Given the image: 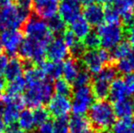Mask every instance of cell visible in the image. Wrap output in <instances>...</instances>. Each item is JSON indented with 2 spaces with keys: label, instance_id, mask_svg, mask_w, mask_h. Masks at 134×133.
<instances>
[{
  "label": "cell",
  "instance_id": "cell-56",
  "mask_svg": "<svg viewBox=\"0 0 134 133\" xmlns=\"http://www.w3.org/2000/svg\"><path fill=\"white\" fill-rule=\"evenodd\" d=\"M61 1H62V0H61Z\"/></svg>",
  "mask_w": 134,
  "mask_h": 133
},
{
  "label": "cell",
  "instance_id": "cell-8",
  "mask_svg": "<svg viewBox=\"0 0 134 133\" xmlns=\"http://www.w3.org/2000/svg\"><path fill=\"white\" fill-rule=\"evenodd\" d=\"M4 108L1 114V119L5 125L13 126L18 121L20 112L26 106L24 98L20 95H3Z\"/></svg>",
  "mask_w": 134,
  "mask_h": 133
},
{
  "label": "cell",
  "instance_id": "cell-10",
  "mask_svg": "<svg viewBox=\"0 0 134 133\" xmlns=\"http://www.w3.org/2000/svg\"><path fill=\"white\" fill-rule=\"evenodd\" d=\"M94 100L95 98L91 87L85 86L76 88L72 92L71 100V110L74 115H84L94 103Z\"/></svg>",
  "mask_w": 134,
  "mask_h": 133
},
{
  "label": "cell",
  "instance_id": "cell-22",
  "mask_svg": "<svg viewBox=\"0 0 134 133\" xmlns=\"http://www.w3.org/2000/svg\"><path fill=\"white\" fill-rule=\"evenodd\" d=\"M40 68L48 79L57 80L62 76V63L52 60H45L41 63Z\"/></svg>",
  "mask_w": 134,
  "mask_h": 133
},
{
  "label": "cell",
  "instance_id": "cell-32",
  "mask_svg": "<svg viewBox=\"0 0 134 133\" xmlns=\"http://www.w3.org/2000/svg\"><path fill=\"white\" fill-rule=\"evenodd\" d=\"M49 30L53 34H63L66 31V23L59 16H55L48 21Z\"/></svg>",
  "mask_w": 134,
  "mask_h": 133
},
{
  "label": "cell",
  "instance_id": "cell-46",
  "mask_svg": "<svg viewBox=\"0 0 134 133\" xmlns=\"http://www.w3.org/2000/svg\"><path fill=\"white\" fill-rule=\"evenodd\" d=\"M94 1H96L98 4H99V5H102V4H105V5H113V4L116 3L118 0H94Z\"/></svg>",
  "mask_w": 134,
  "mask_h": 133
},
{
  "label": "cell",
  "instance_id": "cell-31",
  "mask_svg": "<svg viewBox=\"0 0 134 133\" xmlns=\"http://www.w3.org/2000/svg\"><path fill=\"white\" fill-rule=\"evenodd\" d=\"M104 20L108 24H120V16L114 4L104 7Z\"/></svg>",
  "mask_w": 134,
  "mask_h": 133
},
{
  "label": "cell",
  "instance_id": "cell-44",
  "mask_svg": "<svg viewBox=\"0 0 134 133\" xmlns=\"http://www.w3.org/2000/svg\"><path fill=\"white\" fill-rule=\"evenodd\" d=\"M7 62H8V59H7V56L4 55V54H0V78L4 76Z\"/></svg>",
  "mask_w": 134,
  "mask_h": 133
},
{
  "label": "cell",
  "instance_id": "cell-2",
  "mask_svg": "<svg viewBox=\"0 0 134 133\" xmlns=\"http://www.w3.org/2000/svg\"><path fill=\"white\" fill-rule=\"evenodd\" d=\"M54 88L50 79L47 78L42 81L27 84L24 95V101L30 108L43 107L53 97Z\"/></svg>",
  "mask_w": 134,
  "mask_h": 133
},
{
  "label": "cell",
  "instance_id": "cell-49",
  "mask_svg": "<svg viewBox=\"0 0 134 133\" xmlns=\"http://www.w3.org/2000/svg\"><path fill=\"white\" fill-rule=\"evenodd\" d=\"M121 1L124 2V3H126L127 5H131V7H134V0H121Z\"/></svg>",
  "mask_w": 134,
  "mask_h": 133
},
{
  "label": "cell",
  "instance_id": "cell-9",
  "mask_svg": "<svg viewBox=\"0 0 134 133\" xmlns=\"http://www.w3.org/2000/svg\"><path fill=\"white\" fill-rule=\"evenodd\" d=\"M47 45L30 38L24 39L19 48L20 57L28 62L41 64L47 56Z\"/></svg>",
  "mask_w": 134,
  "mask_h": 133
},
{
  "label": "cell",
  "instance_id": "cell-7",
  "mask_svg": "<svg viewBox=\"0 0 134 133\" xmlns=\"http://www.w3.org/2000/svg\"><path fill=\"white\" fill-rule=\"evenodd\" d=\"M97 34L100 40V46L104 49L111 50L122 41L125 30L120 24L106 23L98 27Z\"/></svg>",
  "mask_w": 134,
  "mask_h": 133
},
{
  "label": "cell",
  "instance_id": "cell-34",
  "mask_svg": "<svg viewBox=\"0 0 134 133\" xmlns=\"http://www.w3.org/2000/svg\"><path fill=\"white\" fill-rule=\"evenodd\" d=\"M34 119H35L36 126H41L44 123L48 122L50 118V114L47 108L43 107H39L34 109L33 111Z\"/></svg>",
  "mask_w": 134,
  "mask_h": 133
},
{
  "label": "cell",
  "instance_id": "cell-23",
  "mask_svg": "<svg viewBox=\"0 0 134 133\" xmlns=\"http://www.w3.org/2000/svg\"><path fill=\"white\" fill-rule=\"evenodd\" d=\"M90 27L91 26L86 21V19L80 16L70 24V30L76 36L77 38L83 40L90 33Z\"/></svg>",
  "mask_w": 134,
  "mask_h": 133
},
{
  "label": "cell",
  "instance_id": "cell-48",
  "mask_svg": "<svg viewBox=\"0 0 134 133\" xmlns=\"http://www.w3.org/2000/svg\"><path fill=\"white\" fill-rule=\"evenodd\" d=\"M80 5H90V4L93 3L94 0H77Z\"/></svg>",
  "mask_w": 134,
  "mask_h": 133
},
{
  "label": "cell",
  "instance_id": "cell-3",
  "mask_svg": "<svg viewBox=\"0 0 134 133\" xmlns=\"http://www.w3.org/2000/svg\"><path fill=\"white\" fill-rule=\"evenodd\" d=\"M28 14L12 1L0 7V33L9 29H18L24 26Z\"/></svg>",
  "mask_w": 134,
  "mask_h": 133
},
{
  "label": "cell",
  "instance_id": "cell-26",
  "mask_svg": "<svg viewBox=\"0 0 134 133\" xmlns=\"http://www.w3.org/2000/svg\"><path fill=\"white\" fill-rule=\"evenodd\" d=\"M120 16V19L122 20L126 26L130 25L132 21H134V7L131 5H127L126 3L122 2L121 0H118L114 4Z\"/></svg>",
  "mask_w": 134,
  "mask_h": 133
},
{
  "label": "cell",
  "instance_id": "cell-20",
  "mask_svg": "<svg viewBox=\"0 0 134 133\" xmlns=\"http://www.w3.org/2000/svg\"><path fill=\"white\" fill-rule=\"evenodd\" d=\"M80 70V62L73 57L67 59L62 64V76L64 77V79L69 82L71 85Z\"/></svg>",
  "mask_w": 134,
  "mask_h": 133
},
{
  "label": "cell",
  "instance_id": "cell-52",
  "mask_svg": "<svg viewBox=\"0 0 134 133\" xmlns=\"http://www.w3.org/2000/svg\"><path fill=\"white\" fill-rule=\"evenodd\" d=\"M100 133H113V132L109 131V130H106V131H103V132H100Z\"/></svg>",
  "mask_w": 134,
  "mask_h": 133
},
{
  "label": "cell",
  "instance_id": "cell-19",
  "mask_svg": "<svg viewBox=\"0 0 134 133\" xmlns=\"http://www.w3.org/2000/svg\"><path fill=\"white\" fill-rule=\"evenodd\" d=\"M25 72V65L20 59L16 57H13L8 59L7 67L5 69L4 76L8 81L22 77L23 73Z\"/></svg>",
  "mask_w": 134,
  "mask_h": 133
},
{
  "label": "cell",
  "instance_id": "cell-38",
  "mask_svg": "<svg viewBox=\"0 0 134 133\" xmlns=\"http://www.w3.org/2000/svg\"><path fill=\"white\" fill-rule=\"evenodd\" d=\"M85 51H86V48H85L84 45H83V43L80 40H79L71 48H69V54L75 59H81V57L85 53Z\"/></svg>",
  "mask_w": 134,
  "mask_h": 133
},
{
  "label": "cell",
  "instance_id": "cell-51",
  "mask_svg": "<svg viewBox=\"0 0 134 133\" xmlns=\"http://www.w3.org/2000/svg\"><path fill=\"white\" fill-rule=\"evenodd\" d=\"M3 50V48H2V44H1V41H0V54H1V51Z\"/></svg>",
  "mask_w": 134,
  "mask_h": 133
},
{
  "label": "cell",
  "instance_id": "cell-40",
  "mask_svg": "<svg viewBox=\"0 0 134 133\" xmlns=\"http://www.w3.org/2000/svg\"><path fill=\"white\" fill-rule=\"evenodd\" d=\"M124 81H125L126 87H127L128 93L130 96H132L134 95V75L132 74L126 76L124 78Z\"/></svg>",
  "mask_w": 134,
  "mask_h": 133
},
{
  "label": "cell",
  "instance_id": "cell-39",
  "mask_svg": "<svg viewBox=\"0 0 134 133\" xmlns=\"http://www.w3.org/2000/svg\"><path fill=\"white\" fill-rule=\"evenodd\" d=\"M63 40L64 42L66 43V45L68 46V48H71V47L73 46V45L75 44V43L78 42L80 39H78L76 37V36L73 34L72 31L70 30V29H66V31L63 33Z\"/></svg>",
  "mask_w": 134,
  "mask_h": 133
},
{
  "label": "cell",
  "instance_id": "cell-1",
  "mask_svg": "<svg viewBox=\"0 0 134 133\" xmlns=\"http://www.w3.org/2000/svg\"><path fill=\"white\" fill-rule=\"evenodd\" d=\"M88 120L97 133L106 131L116 122L113 106L109 101L98 100L88 109Z\"/></svg>",
  "mask_w": 134,
  "mask_h": 133
},
{
  "label": "cell",
  "instance_id": "cell-18",
  "mask_svg": "<svg viewBox=\"0 0 134 133\" xmlns=\"http://www.w3.org/2000/svg\"><path fill=\"white\" fill-rule=\"evenodd\" d=\"M129 97L130 95L128 93L127 87H126L124 78H116L110 84L109 93V100L113 101V102H116V101L126 100Z\"/></svg>",
  "mask_w": 134,
  "mask_h": 133
},
{
  "label": "cell",
  "instance_id": "cell-50",
  "mask_svg": "<svg viewBox=\"0 0 134 133\" xmlns=\"http://www.w3.org/2000/svg\"><path fill=\"white\" fill-rule=\"evenodd\" d=\"M4 129H5V123L3 122L2 119L0 118V133H2V131L4 130Z\"/></svg>",
  "mask_w": 134,
  "mask_h": 133
},
{
  "label": "cell",
  "instance_id": "cell-35",
  "mask_svg": "<svg viewBox=\"0 0 134 133\" xmlns=\"http://www.w3.org/2000/svg\"><path fill=\"white\" fill-rule=\"evenodd\" d=\"M82 43L84 45L85 48L88 50L97 49L100 46V40H99V37L97 32H91V31L83 39Z\"/></svg>",
  "mask_w": 134,
  "mask_h": 133
},
{
  "label": "cell",
  "instance_id": "cell-12",
  "mask_svg": "<svg viewBox=\"0 0 134 133\" xmlns=\"http://www.w3.org/2000/svg\"><path fill=\"white\" fill-rule=\"evenodd\" d=\"M48 110L50 116L55 119L68 117L71 110V100L69 97L62 95H53L48 102Z\"/></svg>",
  "mask_w": 134,
  "mask_h": 133
},
{
  "label": "cell",
  "instance_id": "cell-4",
  "mask_svg": "<svg viewBox=\"0 0 134 133\" xmlns=\"http://www.w3.org/2000/svg\"><path fill=\"white\" fill-rule=\"evenodd\" d=\"M23 30L27 38L44 43L47 46L54 38L53 34L48 28V23L37 16H28L24 24Z\"/></svg>",
  "mask_w": 134,
  "mask_h": 133
},
{
  "label": "cell",
  "instance_id": "cell-15",
  "mask_svg": "<svg viewBox=\"0 0 134 133\" xmlns=\"http://www.w3.org/2000/svg\"><path fill=\"white\" fill-rule=\"evenodd\" d=\"M80 4L77 0H62L58 5V16L66 24L70 25L80 16Z\"/></svg>",
  "mask_w": 134,
  "mask_h": 133
},
{
  "label": "cell",
  "instance_id": "cell-33",
  "mask_svg": "<svg viewBox=\"0 0 134 133\" xmlns=\"http://www.w3.org/2000/svg\"><path fill=\"white\" fill-rule=\"evenodd\" d=\"M113 133H134L131 119H120L112 126Z\"/></svg>",
  "mask_w": 134,
  "mask_h": 133
},
{
  "label": "cell",
  "instance_id": "cell-17",
  "mask_svg": "<svg viewBox=\"0 0 134 133\" xmlns=\"http://www.w3.org/2000/svg\"><path fill=\"white\" fill-rule=\"evenodd\" d=\"M69 130L70 133H97L84 115L71 116L69 119Z\"/></svg>",
  "mask_w": 134,
  "mask_h": 133
},
{
  "label": "cell",
  "instance_id": "cell-14",
  "mask_svg": "<svg viewBox=\"0 0 134 133\" xmlns=\"http://www.w3.org/2000/svg\"><path fill=\"white\" fill-rule=\"evenodd\" d=\"M69 55V49L61 37H55L47 47V56L49 60L60 62L66 60Z\"/></svg>",
  "mask_w": 134,
  "mask_h": 133
},
{
  "label": "cell",
  "instance_id": "cell-6",
  "mask_svg": "<svg viewBox=\"0 0 134 133\" xmlns=\"http://www.w3.org/2000/svg\"><path fill=\"white\" fill-rule=\"evenodd\" d=\"M117 73L115 67L111 64L106 66L99 74L96 75L91 85L94 98L99 100H104L109 98L110 84L116 78Z\"/></svg>",
  "mask_w": 134,
  "mask_h": 133
},
{
  "label": "cell",
  "instance_id": "cell-28",
  "mask_svg": "<svg viewBox=\"0 0 134 133\" xmlns=\"http://www.w3.org/2000/svg\"><path fill=\"white\" fill-rule=\"evenodd\" d=\"M24 78H25L27 84L42 81V80L48 78L42 71V69L37 67H28L27 69H25Z\"/></svg>",
  "mask_w": 134,
  "mask_h": 133
},
{
  "label": "cell",
  "instance_id": "cell-27",
  "mask_svg": "<svg viewBox=\"0 0 134 133\" xmlns=\"http://www.w3.org/2000/svg\"><path fill=\"white\" fill-rule=\"evenodd\" d=\"M132 49L133 48L131 46V44L128 41H121L120 44H118L115 48H113L109 51L111 59L116 61L120 60V59H123L126 56L129 55Z\"/></svg>",
  "mask_w": 134,
  "mask_h": 133
},
{
  "label": "cell",
  "instance_id": "cell-53",
  "mask_svg": "<svg viewBox=\"0 0 134 133\" xmlns=\"http://www.w3.org/2000/svg\"><path fill=\"white\" fill-rule=\"evenodd\" d=\"M131 102H132V106H133V109H134V99H133V100L131 101Z\"/></svg>",
  "mask_w": 134,
  "mask_h": 133
},
{
  "label": "cell",
  "instance_id": "cell-16",
  "mask_svg": "<svg viewBox=\"0 0 134 133\" xmlns=\"http://www.w3.org/2000/svg\"><path fill=\"white\" fill-rule=\"evenodd\" d=\"M83 18L90 26L99 27L104 21V7L98 3H91L85 5Z\"/></svg>",
  "mask_w": 134,
  "mask_h": 133
},
{
  "label": "cell",
  "instance_id": "cell-30",
  "mask_svg": "<svg viewBox=\"0 0 134 133\" xmlns=\"http://www.w3.org/2000/svg\"><path fill=\"white\" fill-rule=\"evenodd\" d=\"M54 91L56 94L62 95V96L69 97L73 92L72 85L64 78H58L55 80V83L53 84Z\"/></svg>",
  "mask_w": 134,
  "mask_h": 133
},
{
  "label": "cell",
  "instance_id": "cell-54",
  "mask_svg": "<svg viewBox=\"0 0 134 133\" xmlns=\"http://www.w3.org/2000/svg\"><path fill=\"white\" fill-rule=\"evenodd\" d=\"M132 129H133V130H134V122H132Z\"/></svg>",
  "mask_w": 134,
  "mask_h": 133
},
{
  "label": "cell",
  "instance_id": "cell-47",
  "mask_svg": "<svg viewBox=\"0 0 134 133\" xmlns=\"http://www.w3.org/2000/svg\"><path fill=\"white\" fill-rule=\"evenodd\" d=\"M7 83L4 78H0V94H2V92L7 89Z\"/></svg>",
  "mask_w": 134,
  "mask_h": 133
},
{
  "label": "cell",
  "instance_id": "cell-29",
  "mask_svg": "<svg viewBox=\"0 0 134 133\" xmlns=\"http://www.w3.org/2000/svg\"><path fill=\"white\" fill-rule=\"evenodd\" d=\"M27 82L23 76L8 81L7 84V94L9 95H20L26 90Z\"/></svg>",
  "mask_w": 134,
  "mask_h": 133
},
{
  "label": "cell",
  "instance_id": "cell-55",
  "mask_svg": "<svg viewBox=\"0 0 134 133\" xmlns=\"http://www.w3.org/2000/svg\"><path fill=\"white\" fill-rule=\"evenodd\" d=\"M11 1H16V2H18V0H11Z\"/></svg>",
  "mask_w": 134,
  "mask_h": 133
},
{
  "label": "cell",
  "instance_id": "cell-41",
  "mask_svg": "<svg viewBox=\"0 0 134 133\" xmlns=\"http://www.w3.org/2000/svg\"><path fill=\"white\" fill-rule=\"evenodd\" d=\"M126 37H127L128 42L134 48V21L131 22L130 25L127 26L126 28Z\"/></svg>",
  "mask_w": 134,
  "mask_h": 133
},
{
  "label": "cell",
  "instance_id": "cell-36",
  "mask_svg": "<svg viewBox=\"0 0 134 133\" xmlns=\"http://www.w3.org/2000/svg\"><path fill=\"white\" fill-rule=\"evenodd\" d=\"M91 81V75L85 69V70H80L77 78L73 81L72 85L75 88H80L88 86V84Z\"/></svg>",
  "mask_w": 134,
  "mask_h": 133
},
{
  "label": "cell",
  "instance_id": "cell-42",
  "mask_svg": "<svg viewBox=\"0 0 134 133\" xmlns=\"http://www.w3.org/2000/svg\"><path fill=\"white\" fill-rule=\"evenodd\" d=\"M38 133H56L54 130L53 124L49 121L44 123L38 128Z\"/></svg>",
  "mask_w": 134,
  "mask_h": 133
},
{
  "label": "cell",
  "instance_id": "cell-43",
  "mask_svg": "<svg viewBox=\"0 0 134 133\" xmlns=\"http://www.w3.org/2000/svg\"><path fill=\"white\" fill-rule=\"evenodd\" d=\"M16 5L21 9L29 13V11L32 9V0H18Z\"/></svg>",
  "mask_w": 134,
  "mask_h": 133
},
{
  "label": "cell",
  "instance_id": "cell-24",
  "mask_svg": "<svg viewBox=\"0 0 134 133\" xmlns=\"http://www.w3.org/2000/svg\"><path fill=\"white\" fill-rule=\"evenodd\" d=\"M117 72L123 76H129L134 73V48L125 57L120 59L115 64Z\"/></svg>",
  "mask_w": 134,
  "mask_h": 133
},
{
  "label": "cell",
  "instance_id": "cell-37",
  "mask_svg": "<svg viewBox=\"0 0 134 133\" xmlns=\"http://www.w3.org/2000/svg\"><path fill=\"white\" fill-rule=\"evenodd\" d=\"M56 133H68L69 131V119L68 117L58 118L52 123Z\"/></svg>",
  "mask_w": 134,
  "mask_h": 133
},
{
  "label": "cell",
  "instance_id": "cell-13",
  "mask_svg": "<svg viewBox=\"0 0 134 133\" xmlns=\"http://www.w3.org/2000/svg\"><path fill=\"white\" fill-rule=\"evenodd\" d=\"M58 5V0H32V9L36 16L42 19L48 20L57 16Z\"/></svg>",
  "mask_w": 134,
  "mask_h": 133
},
{
  "label": "cell",
  "instance_id": "cell-21",
  "mask_svg": "<svg viewBox=\"0 0 134 133\" xmlns=\"http://www.w3.org/2000/svg\"><path fill=\"white\" fill-rule=\"evenodd\" d=\"M113 109L115 116L120 119H132L134 116L132 102L128 99L114 102Z\"/></svg>",
  "mask_w": 134,
  "mask_h": 133
},
{
  "label": "cell",
  "instance_id": "cell-5",
  "mask_svg": "<svg viewBox=\"0 0 134 133\" xmlns=\"http://www.w3.org/2000/svg\"><path fill=\"white\" fill-rule=\"evenodd\" d=\"M81 63L90 74L97 75L108 65L112 64V59L109 50L94 49L87 50L81 57Z\"/></svg>",
  "mask_w": 134,
  "mask_h": 133
},
{
  "label": "cell",
  "instance_id": "cell-45",
  "mask_svg": "<svg viewBox=\"0 0 134 133\" xmlns=\"http://www.w3.org/2000/svg\"><path fill=\"white\" fill-rule=\"evenodd\" d=\"M5 133H25V132L20 130L18 127H16L13 125V126H9Z\"/></svg>",
  "mask_w": 134,
  "mask_h": 133
},
{
  "label": "cell",
  "instance_id": "cell-11",
  "mask_svg": "<svg viewBox=\"0 0 134 133\" xmlns=\"http://www.w3.org/2000/svg\"><path fill=\"white\" fill-rule=\"evenodd\" d=\"M0 41L2 48L7 54L14 56L19 51L24 37L21 31L18 29H9L0 33Z\"/></svg>",
  "mask_w": 134,
  "mask_h": 133
},
{
  "label": "cell",
  "instance_id": "cell-25",
  "mask_svg": "<svg viewBox=\"0 0 134 133\" xmlns=\"http://www.w3.org/2000/svg\"><path fill=\"white\" fill-rule=\"evenodd\" d=\"M18 128L24 132H31L36 127L33 111H31L28 108L22 110L18 116Z\"/></svg>",
  "mask_w": 134,
  "mask_h": 133
}]
</instances>
